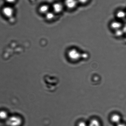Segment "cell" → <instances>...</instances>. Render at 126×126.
Here are the masks:
<instances>
[{"mask_svg":"<svg viewBox=\"0 0 126 126\" xmlns=\"http://www.w3.org/2000/svg\"><path fill=\"white\" fill-rule=\"evenodd\" d=\"M22 122L21 117L19 116L15 115L8 117L6 123L9 126H19Z\"/></svg>","mask_w":126,"mask_h":126,"instance_id":"cell-1","label":"cell"},{"mask_svg":"<svg viewBox=\"0 0 126 126\" xmlns=\"http://www.w3.org/2000/svg\"><path fill=\"white\" fill-rule=\"evenodd\" d=\"M81 53L76 49L73 48L69 50L68 56L70 59L73 61H77L81 58Z\"/></svg>","mask_w":126,"mask_h":126,"instance_id":"cell-2","label":"cell"},{"mask_svg":"<svg viewBox=\"0 0 126 126\" xmlns=\"http://www.w3.org/2000/svg\"><path fill=\"white\" fill-rule=\"evenodd\" d=\"M79 4L78 0H64V5L68 9H74Z\"/></svg>","mask_w":126,"mask_h":126,"instance_id":"cell-3","label":"cell"},{"mask_svg":"<svg viewBox=\"0 0 126 126\" xmlns=\"http://www.w3.org/2000/svg\"><path fill=\"white\" fill-rule=\"evenodd\" d=\"M2 12L4 15L7 17L10 18L13 16L14 11L12 7L9 6L5 7L3 8Z\"/></svg>","mask_w":126,"mask_h":126,"instance_id":"cell-4","label":"cell"},{"mask_svg":"<svg viewBox=\"0 0 126 126\" xmlns=\"http://www.w3.org/2000/svg\"><path fill=\"white\" fill-rule=\"evenodd\" d=\"M123 26L122 23L118 21H113L110 24V27L114 31L122 29Z\"/></svg>","mask_w":126,"mask_h":126,"instance_id":"cell-5","label":"cell"},{"mask_svg":"<svg viewBox=\"0 0 126 126\" xmlns=\"http://www.w3.org/2000/svg\"><path fill=\"white\" fill-rule=\"evenodd\" d=\"M52 8L54 13H60L63 10V5L60 3H55L52 6Z\"/></svg>","mask_w":126,"mask_h":126,"instance_id":"cell-6","label":"cell"},{"mask_svg":"<svg viewBox=\"0 0 126 126\" xmlns=\"http://www.w3.org/2000/svg\"><path fill=\"white\" fill-rule=\"evenodd\" d=\"M111 120L112 122L116 125L121 122V116L118 114H114L112 115L111 116Z\"/></svg>","mask_w":126,"mask_h":126,"instance_id":"cell-7","label":"cell"},{"mask_svg":"<svg viewBox=\"0 0 126 126\" xmlns=\"http://www.w3.org/2000/svg\"><path fill=\"white\" fill-rule=\"evenodd\" d=\"M49 7L48 5L44 4L40 6L39 8V11L40 13L46 14L49 12Z\"/></svg>","mask_w":126,"mask_h":126,"instance_id":"cell-8","label":"cell"},{"mask_svg":"<svg viewBox=\"0 0 126 126\" xmlns=\"http://www.w3.org/2000/svg\"><path fill=\"white\" fill-rule=\"evenodd\" d=\"M116 16L119 19H123L126 16V12L122 10H118L116 13Z\"/></svg>","mask_w":126,"mask_h":126,"instance_id":"cell-9","label":"cell"},{"mask_svg":"<svg viewBox=\"0 0 126 126\" xmlns=\"http://www.w3.org/2000/svg\"><path fill=\"white\" fill-rule=\"evenodd\" d=\"M88 126H101V124L98 120L94 119L90 121Z\"/></svg>","mask_w":126,"mask_h":126,"instance_id":"cell-10","label":"cell"},{"mask_svg":"<svg viewBox=\"0 0 126 126\" xmlns=\"http://www.w3.org/2000/svg\"><path fill=\"white\" fill-rule=\"evenodd\" d=\"M46 17L47 20H50L54 19L55 15L54 12H49L46 14Z\"/></svg>","mask_w":126,"mask_h":126,"instance_id":"cell-11","label":"cell"},{"mask_svg":"<svg viewBox=\"0 0 126 126\" xmlns=\"http://www.w3.org/2000/svg\"><path fill=\"white\" fill-rule=\"evenodd\" d=\"M8 114L5 111H0V119H7L8 118Z\"/></svg>","mask_w":126,"mask_h":126,"instance_id":"cell-12","label":"cell"},{"mask_svg":"<svg viewBox=\"0 0 126 126\" xmlns=\"http://www.w3.org/2000/svg\"><path fill=\"white\" fill-rule=\"evenodd\" d=\"M115 35L117 37H121L124 35V33L122 29H118L115 31Z\"/></svg>","mask_w":126,"mask_h":126,"instance_id":"cell-13","label":"cell"},{"mask_svg":"<svg viewBox=\"0 0 126 126\" xmlns=\"http://www.w3.org/2000/svg\"><path fill=\"white\" fill-rule=\"evenodd\" d=\"M90 0H78L79 4L85 5L89 3Z\"/></svg>","mask_w":126,"mask_h":126,"instance_id":"cell-14","label":"cell"},{"mask_svg":"<svg viewBox=\"0 0 126 126\" xmlns=\"http://www.w3.org/2000/svg\"><path fill=\"white\" fill-rule=\"evenodd\" d=\"M78 126H88V124L84 122H80L78 124Z\"/></svg>","mask_w":126,"mask_h":126,"instance_id":"cell-15","label":"cell"},{"mask_svg":"<svg viewBox=\"0 0 126 126\" xmlns=\"http://www.w3.org/2000/svg\"><path fill=\"white\" fill-rule=\"evenodd\" d=\"M7 3L9 4H13L16 2V0H5Z\"/></svg>","mask_w":126,"mask_h":126,"instance_id":"cell-16","label":"cell"},{"mask_svg":"<svg viewBox=\"0 0 126 126\" xmlns=\"http://www.w3.org/2000/svg\"><path fill=\"white\" fill-rule=\"evenodd\" d=\"M88 57V55L87 53H84L81 54V58L86 59Z\"/></svg>","mask_w":126,"mask_h":126,"instance_id":"cell-17","label":"cell"},{"mask_svg":"<svg viewBox=\"0 0 126 126\" xmlns=\"http://www.w3.org/2000/svg\"><path fill=\"white\" fill-rule=\"evenodd\" d=\"M122 30H123L124 33V35H126V24L123 26L122 28Z\"/></svg>","mask_w":126,"mask_h":126,"instance_id":"cell-18","label":"cell"},{"mask_svg":"<svg viewBox=\"0 0 126 126\" xmlns=\"http://www.w3.org/2000/svg\"><path fill=\"white\" fill-rule=\"evenodd\" d=\"M116 126H126V125L125 124L121 122V123L116 125Z\"/></svg>","mask_w":126,"mask_h":126,"instance_id":"cell-19","label":"cell"}]
</instances>
